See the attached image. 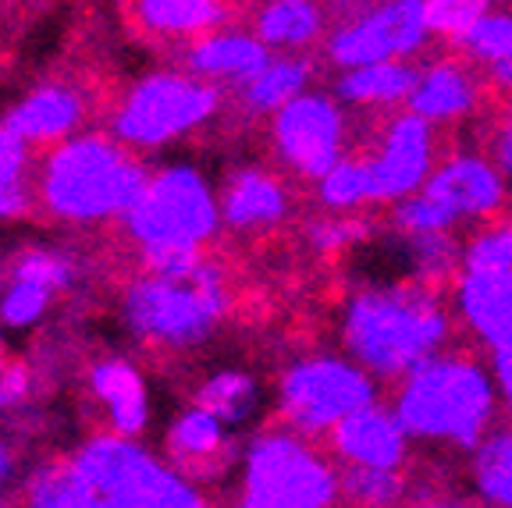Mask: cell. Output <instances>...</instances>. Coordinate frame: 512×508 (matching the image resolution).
<instances>
[{
    "label": "cell",
    "mask_w": 512,
    "mask_h": 508,
    "mask_svg": "<svg viewBox=\"0 0 512 508\" xmlns=\"http://www.w3.org/2000/svg\"><path fill=\"white\" fill-rule=\"evenodd\" d=\"M452 331L456 306L441 288L413 278L367 281L338 306V345L381 384H395L448 349Z\"/></svg>",
    "instance_id": "6da1fadb"
},
{
    "label": "cell",
    "mask_w": 512,
    "mask_h": 508,
    "mask_svg": "<svg viewBox=\"0 0 512 508\" xmlns=\"http://www.w3.org/2000/svg\"><path fill=\"white\" fill-rule=\"evenodd\" d=\"M232 313L228 270L210 253L168 267H139L118 292V324L136 345L189 356L214 342Z\"/></svg>",
    "instance_id": "7a4b0ae2"
},
{
    "label": "cell",
    "mask_w": 512,
    "mask_h": 508,
    "mask_svg": "<svg viewBox=\"0 0 512 508\" xmlns=\"http://www.w3.org/2000/svg\"><path fill=\"white\" fill-rule=\"evenodd\" d=\"M150 178V164L107 128L50 146L36 160V210L61 228H104L121 221Z\"/></svg>",
    "instance_id": "3957f363"
},
{
    "label": "cell",
    "mask_w": 512,
    "mask_h": 508,
    "mask_svg": "<svg viewBox=\"0 0 512 508\" xmlns=\"http://www.w3.org/2000/svg\"><path fill=\"white\" fill-rule=\"evenodd\" d=\"M413 437V445L477 448L502 416V388L491 363L463 349H441L438 356L399 377L388 402Z\"/></svg>",
    "instance_id": "277c9868"
},
{
    "label": "cell",
    "mask_w": 512,
    "mask_h": 508,
    "mask_svg": "<svg viewBox=\"0 0 512 508\" xmlns=\"http://www.w3.org/2000/svg\"><path fill=\"white\" fill-rule=\"evenodd\" d=\"M118 224L139 267H168L214 246L224 231L221 192L196 160L150 164L143 192Z\"/></svg>",
    "instance_id": "5b68a950"
},
{
    "label": "cell",
    "mask_w": 512,
    "mask_h": 508,
    "mask_svg": "<svg viewBox=\"0 0 512 508\" xmlns=\"http://www.w3.org/2000/svg\"><path fill=\"white\" fill-rule=\"evenodd\" d=\"M224 111V89L185 72L182 64L150 68L107 107V132L139 157L175 150L210 128Z\"/></svg>",
    "instance_id": "8992f818"
},
{
    "label": "cell",
    "mask_w": 512,
    "mask_h": 508,
    "mask_svg": "<svg viewBox=\"0 0 512 508\" xmlns=\"http://www.w3.org/2000/svg\"><path fill=\"white\" fill-rule=\"evenodd\" d=\"M342 469L313 437L264 427L242 441L232 508H335Z\"/></svg>",
    "instance_id": "52a82bcc"
},
{
    "label": "cell",
    "mask_w": 512,
    "mask_h": 508,
    "mask_svg": "<svg viewBox=\"0 0 512 508\" xmlns=\"http://www.w3.org/2000/svg\"><path fill=\"white\" fill-rule=\"evenodd\" d=\"M68 459L96 487L104 508H221L207 487L178 473L136 437L96 430Z\"/></svg>",
    "instance_id": "ba28073f"
},
{
    "label": "cell",
    "mask_w": 512,
    "mask_h": 508,
    "mask_svg": "<svg viewBox=\"0 0 512 508\" xmlns=\"http://www.w3.org/2000/svg\"><path fill=\"white\" fill-rule=\"evenodd\" d=\"M374 402H381V381L342 349L288 359L274 381L278 423L313 441L328 437L345 416Z\"/></svg>",
    "instance_id": "9c48e42d"
},
{
    "label": "cell",
    "mask_w": 512,
    "mask_h": 508,
    "mask_svg": "<svg viewBox=\"0 0 512 508\" xmlns=\"http://www.w3.org/2000/svg\"><path fill=\"white\" fill-rule=\"evenodd\" d=\"M352 111L331 89H306L267 118V153L288 178L317 185L352 153Z\"/></svg>",
    "instance_id": "30bf717a"
},
{
    "label": "cell",
    "mask_w": 512,
    "mask_h": 508,
    "mask_svg": "<svg viewBox=\"0 0 512 508\" xmlns=\"http://www.w3.org/2000/svg\"><path fill=\"white\" fill-rule=\"evenodd\" d=\"M431 43L427 0H374L356 15L335 18L320 50L335 72H345L377 61H416Z\"/></svg>",
    "instance_id": "8fae6325"
},
{
    "label": "cell",
    "mask_w": 512,
    "mask_h": 508,
    "mask_svg": "<svg viewBox=\"0 0 512 508\" xmlns=\"http://www.w3.org/2000/svg\"><path fill=\"white\" fill-rule=\"evenodd\" d=\"M360 157L367 164L374 207H395L424 189L438 167V128L409 107L381 114V121L370 128V146L360 150Z\"/></svg>",
    "instance_id": "7c38bea8"
},
{
    "label": "cell",
    "mask_w": 512,
    "mask_h": 508,
    "mask_svg": "<svg viewBox=\"0 0 512 508\" xmlns=\"http://www.w3.org/2000/svg\"><path fill=\"white\" fill-rule=\"evenodd\" d=\"M82 285V263L64 246H25L0 281V324L8 331H36L57 299Z\"/></svg>",
    "instance_id": "4fadbf2b"
},
{
    "label": "cell",
    "mask_w": 512,
    "mask_h": 508,
    "mask_svg": "<svg viewBox=\"0 0 512 508\" xmlns=\"http://www.w3.org/2000/svg\"><path fill=\"white\" fill-rule=\"evenodd\" d=\"M420 192H427L456 221V228H463V224H480L505 214L512 185L491 153L466 146V150L445 153Z\"/></svg>",
    "instance_id": "5bb4252c"
},
{
    "label": "cell",
    "mask_w": 512,
    "mask_h": 508,
    "mask_svg": "<svg viewBox=\"0 0 512 508\" xmlns=\"http://www.w3.org/2000/svg\"><path fill=\"white\" fill-rule=\"evenodd\" d=\"M221 192V224L235 239H260L271 235L296 210V192L288 175L260 160L235 164L217 185Z\"/></svg>",
    "instance_id": "9a60e30c"
},
{
    "label": "cell",
    "mask_w": 512,
    "mask_h": 508,
    "mask_svg": "<svg viewBox=\"0 0 512 508\" xmlns=\"http://www.w3.org/2000/svg\"><path fill=\"white\" fill-rule=\"evenodd\" d=\"M160 448L178 473H185L203 487H217L228 477H235L242 452V445L235 441V430L196 402L182 405L171 416L164 437H160Z\"/></svg>",
    "instance_id": "2e32d148"
},
{
    "label": "cell",
    "mask_w": 512,
    "mask_h": 508,
    "mask_svg": "<svg viewBox=\"0 0 512 508\" xmlns=\"http://www.w3.org/2000/svg\"><path fill=\"white\" fill-rule=\"evenodd\" d=\"M89 114H93V100L89 89L75 79L64 75H50V79L29 86L15 104L4 111V125L29 143L36 153L50 150V146L72 139V135L86 132Z\"/></svg>",
    "instance_id": "e0dca14e"
},
{
    "label": "cell",
    "mask_w": 512,
    "mask_h": 508,
    "mask_svg": "<svg viewBox=\"0 0 512 508\" xmlns=\"http://www.w3.org/2000/svg\"><path fill=\"white\" fill-rule=\"evenodd\" d=\"M484 96H488V82L480 79L477 68L459 50H441L420 64L406 107L431 121L434 128H456L477 118Z\"/></svg>",
    "instance_id": "ac0fdd59"
},
{
    "label": "cell",
    "mask_w": 512,
    "mask_h": 508,
    "mask_svg": "<svg viewBox=\"0 0 512 508\" xmlns=\"http://www.w3.org/2000/svg\"><path fill=\"white\" fill-rule=\"evenodd\" d=\"M86 391L104 430L143 441L153 427V391L143 366L121 352H104L86 366Z\"/></svg>",
    "instance_id": "d6986e66"
},
{
    "label": "cell",
    "mask_w": 512,
    "mask_h": 508,
    "mask_svg": "<svg viewBox=\"0 0 512 508\" xmlns=\"http://www.w3.org/2000/svg\"><path fill=\"white\" fill-rule=\"evenodd\" d=\"M267 61H271V50L264 47V40L249 25L239 22H228L214 32H203L192 43L178 47V64H182L185 72L200 75L203 82H210L217 89H228V93L246 86Z\"/></svg>",
    "instance_id": "ffe728a7"
},
{
    "label": "cell",
    "mask_w": 512,
    "mask_h": 508,
    "mask_svg": "<svg viewBox=\"0 0 512 508\" xmlns=\"http://www.w3.org/2000/svg\"><path fill=\"white\" fill-rule=\"evenodd\" d=\"M331 459L342 466H374V469H406L413 437L399 423L392 405H363L345 416L328 437Z\"/></svg>",
    "instance_id": "44dd1931"
},
{
    "label": "cell",
    "mask_w": 512,
    "mask_h": 508,
    "mask_svg": "<svg viewBox=\"0 0 512 508\" xmlns=\"http://www.w3.org/2000/svg\"><path fill=\"white\" fill-rule=\"evenodd\" d=\"M456 320L488 356L512 352V270L509 274H459L452 281Z\"/></svg>",
    "instance_id": "7402d4cb"
},
{
    "label": "cell",
    "mask_w": 512,
    "mask_h": 508,
    "mask_svg": "<svg viewBox=\"0 0 512 508\" xmlns=\"http://www.w3.org/2000/svg\"><path fill=\"white\" fill-rule=\"evenodd\" d=\"M235 0H125V15L139 36L164 47H185L203 32L235 22Z\"/></svg>",
    "instance_id": "603a6c76"
},
{
    "label": "cell",
    "mask_w": 512,
    "mask_h": 508,
    "mask_svg": "<svg viewBox=\"0 0 512 508\" xmlns=\"http://www.w3.org/2000/svg\"><path fill=\"white\" fill-rule=\"evenodd\" d=\"M246 18L271 54H310L335 22L324 0H249Z\"/></svg>",
    "instance_id": "cb8c5ba5"
},
{
    "label": "cell",
    "mask_w": 512,
    "mask_h": 508,
    "mask_svg": "<svg viewBox=\"0 0 512 508\" xmlns=\"http://www.w3.org/2000/svg\"><path fill=\"white\" fill-rule=\"evenodd\" d=\"M420 64L413 61H377L363 68H345L331 79V93L342 100L349 111L363 114H392L409 104L416 86Z\"/></svg>",
    "instance_id": "d4e9b609"
},
{
    "label": "cell",
    "mask_w": 512,
    "mask_h": 508,
    "mask_svg": "<svg viewBox=\"0 0 512 508\" xmlns=\"http://www.w3.org/2000/svg\"><path fill=\"white\" fill-rule=\"evenodd\" d=\"M320 64L310 54H271V61L232 93L235 111L242 118L267 121L271 114H278L285 104H292L296 96H303L306 89L317 86Z\"/></svg>",
    "instance_id": "484cf974"
},
{
    "label": "cell",
    "mask_w": 512,
    "mask_h": 508,
    "mask_svg": "<svg viewBox=\"0 0 512 508\" xmlns=\"http://www.w3.org/2000/svg\"><path fill=\"white\" fill-rule=\"evenodd\" d=\"M192 402L210 409L217 420H224L235 434H242V430H253L260 423L267 391L264 381L246 366H214L210 374H203L196 381Z\"/></svg>",
    "instance_id": "4316f807"
},
{
    "label": "cell",
    "mask_w": 512,
    "mask_h": 508,
    "mask_svg": "<svg viewBox=\"0 0 512 508\" xmlns=\"http://www.w3.org/2000/svg\"><path fill=\"white\" fill-rule=\"evenodd\" d=\"M452 50L477 68L488 89L512 96V8L495 4Z\"/></svg>",
    "instance_id": "83f0119b"
},
{
    "label": "cell",
    "mask_w": 512,
    "mask_h": 508,
    "mask_svg": "<svg viewBox=\"0 0 512 508\" xmlns=\"http://www.w3.org/2000/svg\"><path fill=\"white\" fill-rule=\"evenodd\" d=\"M395 256H399L402 278L441 288L456 281L463 270V239H456V231H431V235L395 231Z\"/></svg>",
    "instance_id": "f1b7e54d"
},
{
    "label": "cell",
    "mask_w": 512,
    "mask_h": 508,
    "mask_svg": "<svg viewBox=\"0 0 512 508\" xmlns=\"http://www.w3.org/2000/svg\"><path fill=\"white\" fill-rule=\"evenodd\" d=\"M466 455V480L480 508H512V427H495Z\"/></svg>",
    "instance_id": "f546056e"
},
{
    "label": "cell",
    "mask_w": 512,
    "mask_h": 508,
    "mask_svg": "<svg viewBox=\"0 0 512 508\" xmlns=\"http://www.w3.org/2000/svg\"><path fill=\"white\" fill-rule=\"evenodd\" d=\"M22 501L25 508H104L96 487L82 477L68 455L29 469L22 484Z\"/></svg>",
    "instance_id": "4dcf8cb0"
},
{
    "label": "cell",
    "mask_w": 512,
    "mask_h": 508,
    "mask_svg": "<svg viewBox=\"0 0 512 508\" xmlns=\"http://www.w3.org/2000/svg\"><path fill=\"white\" fill-rule=\"evenodd\" d=\"M317 207L328 214H360V210L374 207V189H370L367 164L356 150L342 157L328 175L313 185Z\"/></svg>",
    "instance_id": "1f68e13d"
},
{
    "label": "cell",
    "mask_w": 512,
    "mask_h": 508,
    "mask_svg": "<svg viewBox=\"0 0 512 508\" xmlns=\"http://www.w3.org/2000/svg\"><path fill=\"white\" fill-rule=\"evenodd\" d=\"M377 235L374 221L360 214H324L313 217V221L303 224V239L306 246L313 249L317 256H328V260H342L349 253H360L363 246H370Z\"/></svg>",
    "instance_id": "d6a6232c"
},
{
    "label": "cell",
    "mask_w": 512,
    "mask_h": 508,
    "mask_svg": "<svg viewBox=\"0 0 512 508\" xmlns=\"http://www.w3.org/2000/svg\"><path fill=\"white\" fill-rule=\"evenodd\" d=\"M409 480L402 469L342 466V501L352 508H402Z\"/></svg>",
    "instance_id": "836d02e7"
},
{
    "label": "cell",
    "mask_w": 512,
    "mask_h": 508,
    "mask_svg": "<svg viewBox=\"0 0 512 508\" xmlns=\"http://www.w3.org/2000/svg\"><path fill=\"white\" fill-rule=\"evenodd\" d=\"M512 270V217L498 214L473 224L463 239V270L459 274H509Z\"/></svg>",
    "instance_id": "e575fe53"
},
{
    "label": "cell",
    "mask_w": 512,
    "mask_h": 508,
    "mask_svg": "<svg viewBox=\"0 0 512 508\" xmlns=\"http://www.w3.org/2000/svg\"><path fill=\"white\" fill-rule=\"evenodd\" d=\"M495 4L498 0H427V22L434 40L452 50Z\"/></svg>",
    "instance_id": "d590c367"
},
{
    "label": "cell",
    "mask_w": 512,
    "mask_h": 508,
    "mask_svg": "<svg viewBox=\"0 0 512 508\" xmlns=\"http://www.w3.org/2000/svg\"><path fill=\"white\" fill-rule=\"evenodd\" d=\"M36 150L22 143L4 121H0V192L18 189V185H32L36 178Z\"/></svg>",
    "instance_id": "8d00e7d4"
},
{
    "label": "cell",
    "mask_w": 512,
    "mask_h": 508,
    "mask_svg": "<svg viewBox=\"0 0 512 508\" xmlns=\"http://www.w3.org/2000/svg\"><path fill=\"white\" fill-rule=\"evenodd\" d=\"M36 395V374L25 359H11L4 370H0V416L18 413L32 402Z\"/></svg>",
    "instance_id": "74e56055"
},
{
    "label": "cell",
    "mask_w": 512,
    "mask_h": 508,
    "mask_svg": "<svg viewBox=\"0 0 512 508\" xmlns=\"http://www.w3.org/2000/svg\"><path fill=\"white\" fill-rule=\"evenodd\" d=\"M488 153L495 157V164L502 167V175L512 185V96H505V104L498 107L495 121H491Z\"/></svg>",
    "instance_id": "f35d334b"
},
{
    "label": "cell",
    "mask_w": 512,
    "mask_h": 508,
    "mask_svg": "<svg viewBox=\"0 0 512 508\" xmlns=\"http://www.w3.org/2000/svg\"><path fill=\"white\" fill-rule=\"evenodd\" d=\"M36 210V189L32 185H18V189L0 192V224H15Z\"/></svg>",
    "instance_id": "ab89813d"
},
{
    "label": "cell",
    "mask_w": 512,
    "mask_h": 508,
    "mask_svg": "<svg viewBox=\"0 0 512 508\" xmlns=\"http://www.w3.org/2000/svg\"><path fill=\"white\" fill-rule=\"evenodd\" d=\"M18 473H22V455H18L11 437L0 434V491H8L18 480Z\"/></svg>",
    "instance_id": "60d3db41"
},
{
    "label": "cell",
    "mask_w": 512,
    "mask_h": 508,
    "mask_svg": "<svg viewBox=\"0 0 512 508\" xmlns=\"http://www.w3.org/2000/svg\"><path fill=\"white\" fill-rule=\"evenodd\" d=\"M491 370L498 377V388H502V405L512 420V352L509 356H491Z\"/></svg>",
    "instance_id": "b9f144b4"
},
{
    "label": "cell",
    "mask_w": 512,
    "mask_h": 508,
    "mask_svg": "<svg viewBox=\"0 0 512 508\" xmlns=\"http://www.w3.org/2000/svg\"><path fill=\"white\" fill-rule=\"evenodd\" d=\"M402 508H477L463 498H420V501H406Z\"/></svg>",
    "instance_id": "7bdbcfd3"
},
{
    "label": "cell",
    "mask_w": 512,
    "mask_h": 508,
    "mask_svg": "<svg viewBox=\"0 0 512 508\" xmlns=\"http://www.w3.org/2000/svg\"><path fill=\"white\" fill-rule=\"evenodd\" d=\"M328 4V11L335 18H345V15H356V11H363L367 4H374V0H324Z\"/></svg>",
    "instance_id": "ee69618b"
},
{
    "label": "cell",
    "mask_w": 512,
    "mask_h": 508,
    "mask_svg": "<svg viewBox=\"0 0 512 508\" xmlns=\"http://www.w3.org/2000/svg\"><path fill=\"white\" fill-rule=\"evenodd\" d=\"M11 363V331L0 324V370Z\"/></svg>",
    "instance_id": "f6af8a7d"
},
{
    "label": "cell",
    "mask_w": 512,
    "mask_h": 508,
    "mask_svg": "<svg viewBox=\"0 0 512 508\" xmlns=\"http://www.w3.org/2000/svg\"><path fill=\"white\" fill-rule=\"evenodd\" d=\"M498 4H509V0H498Z\"/></svg>",
    "instance_id": "bcb514c9"
}]
</instances>
